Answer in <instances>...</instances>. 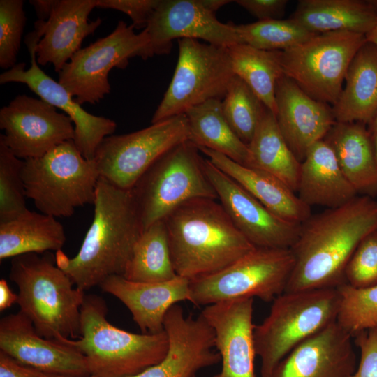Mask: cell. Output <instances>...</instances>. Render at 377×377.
Segmentation results:
<instances>
[{
  "label": "cell",
  "instance_id": "obj_41",
  "mask_svg": "<svg viewBox=\"0 0 377 377\" xmlns=\"http://www.w3.org/2000/svg\"><path fill=\"white\" fill-rule=\"evenodd\" d=\"M160 0H96V8L126 14L135 29H145Z\"/></svg>",
  "mask_w": 377,
  "mask_h": 377
},
{
  "label": "cell",
  "instance_id": "obj_42",
  "mask_svg": "<svg viewBox=\"0 0 377 377\" xmlns=\"http://www.w3.org/2000/svg\"><path fill=\"white\" fill-rule=\"evenodd\" d=\"M354 338L360 357L358 367L350 377H377V329L364 331Z\"/></svg>",
  "mask_w": 377,
  "mask_h": 377
},
{
  "label": "cell",
  "instance_id": "obj_48",
  "mask_svg": "<svg viewBox=\"0 0 377 377\" xmlns=\"http://www.w3.org/2000/svg\"><path fill=\"white\" fill-rule=\"evenodd\" d=\"M367 41H369L377 46V23L373 29L366 35Z\"/></svg>",
  "mask_w": 377,
  "mask_h": 377
},
{
  "label": "cell",
  "instance_id": "obj_47",
  "mask_svg": "<svg viewBox=\"0 0 377 377\" xmlns=\"http://www.w3.org/2000/svg\"><path fill=\"white\" fill-rule=\"evenodd\" d=\"M202 2L205 7H206L211 12L216 13V12L223 7L224 5L232 2L228 0H202Z\"/></svg>",
  "mask_w": 377,
  "mask_h": 377
},
{
  "label": "cell",
  "instance_id": "obj_43",
  "mask_svg": "<svg viewBox=\"0 0 377 377\" xmlns=\"http://www.w3.org/2000/svg\"><path fill=\"white\" fill-rule=\"evenodd\" d=\"M235 2L258 21L281 19L288 4L287 0H237Z\"/></svg>",
  "mask_w": 377,
  "mask_h": 377
},
{
  "label": "cell",
  "instance_id": "obj_8",
  "mask_svg": "<svg viewBox=\"0 0 377 377\" xmlns=\"http://www.w3.org/2000/svg\"><path fill=\"white\" fill-rule=\"evenodd\" d=\"M200 153L189 140L174 147L158 158L131 188L143 230L164 220L188 200H218Z\"/></svg>",
  "mask_w": 377,
  "mask_h": 377
},
{
  "label": "cell",
  "instance_id": "obj_11",
  "mask_svg": "<svg viewBox=\"0 0 377 377\" xmlns=\"http://www.w3.org/2000/svg\"><path fill=\"white\" fill-rule=\"evenodd\" d=\"M366 41L365 35L349 31L317 34L280 51L283 75L313 98L334 105L353 59Z\"/></svg>",
  "mask_w": 377,
  "mask_h": 377
},
{
  "label": "cell",
  "instance_id": "obj_13",
  "mask_svg": "<svg viewBox=\"0 0 377 377\" xmlns=\"http://www.w3.org/2000/svg\"><path fill=\"white\" fill-rule=\"evenodd\" d=\"M187 140L189 127L183 114L135 132L105 137L94 160L101 177L118 188L130 190L158 158Z\"/></svg>",
  "mask_w": 377,
  "mask_h": 377
},
{
  "label": "cell",
  "instance_id": "obj_46",
  "mask_svg": "<svg viewBox=\"0 0 377 377\" xmlns=\"http://www.w3.org/2000/svg\"><path fill=\"white\" fill-rule=\"evenodd\" d=\"M17 295L10 288L7 281L2 279L0 281V311H2L17 303Z\"/></svg>",
  "mask_w": 377,
  "mask_h": 377
},
{
  "label": "cell",
  "instance_id": "obj_28",
  "mask_svg": "<svg viewBox=\"0 0 377 377\" xmlns=\"http://www.w3.org/2000/svg\"><path fill=\"white\" fill-rule=\"evenodd\" d=\"M346 84L332 106L336 122L369 125L377 112V46L359 49L348 69Z\"/></svg>",
  "mask_w": 377,
  "mask_h": 377
},
{
  "label": "cell",
  "instance_id": "obj_40",
  "mask_svg": "<svg viewBox=\"0 0 377 377\" xmlns=\"http://www.w3.org/2000/svg\"><path fill=\"white\" fill-rule=\"evenodd\" d=\"M345 279L354 288L377 285V230L367 235L355 250L346 266Z\"/></svg>",
  "mask_w": 377,
  "mask_h": 377
},
{
  "label": "cell",
  "instance_id": "obj_6",
  "mask_svg": "<svg viewBox=\"0 0 377 377\" xmlns=\"http://www.w3.org/2000/svg\"><path fill=\"white\" fill-rule=\"evenodd\" d=\"M339 304L337 288L283 293L277 296L268 316L253 329L261 377H269L293 349L336 322Z\"/></svg>",
  "mask_w": 377,
  "mask_h": 377
},
{
  "label": "cell",
  "instance_id": "obj_29",
  "mask_svg": "<svg viewBox=\"0 0 377 377\" xmlns=\"http://www.w3.org/2000/svg\"><path fill=\"white\" fill-rule=\"evenodd\" d=\"M316 34L349 31L367 35L377 23L370 0H300L292 17Z\"/></svg>",
  "mask_w": 377,
  "mask_h": 377
},
{
  "label": "cell",
  "instance_id": "obj_36",
  "mask_svg": "<svg viewBox=\"0 0 377 377\" xmlns=\"http://www.w3.org/2000/svg\"><path fill=\"white\" fill-rule=\"evenodd\" d=\"M228 124L246 145L253 138L266 106L239 77L235 75L221 101Z\"/></svg>",
  "mask_w": 377,
  "mask_h": 377
},
{
  "label": "cell",
  "instance_id": "obj_32",
  "mask_svg": "<svg viewBox=\"0 0 377 377\" xmlns=\"http://www.w3.org/2000/svg\"><path fill=\"white\" fill-rule=\"evenodd\" d=\"M221 101L209 100L185 113L189 127V141L198 147L217 151L246 166L249 159L248 146L226 121Z\"/></svg>",
  "mask_w": 377,
  "mask_h": 377
},
{
  "label": "cell",
  "instance_id": "obj_4",
  "mask_svg": "<svg viewBox=\"0 0 377 377\" xmlns=\"http://www.w3.org/2000/svg\"><path fill=\"white\" fill-rule=\"evenodd\" d=\"M10 279L18 288L20 311L38 334L64 344L80 338V309L84 291L56 264L51 253H25L13 258Z\"/></svg>",
  "mask_w": 377,
  "mask_h": 377
},
{
  "label": "cell",
  "instance_id": "obj_50",
  "mask_svg": "<svg viewBox=\"0 0 377 377\" xmlns=\"http://www.w3.org/2000/svg\"><path fill=\"white\" fill-rule=\"evenodd\" d=\"M371 140H372V144H373V147H374V155H375L376 161L377 163V131L373 133H371Z\"/></svg>",
  "mask_w": 377,
  "mask_h": 377
},
{
  "label": "cell",
  "instance_id": "obj_16",
  "mask_svg": "<svg viewBox=\"0 0 377 377\" xmlns=\"http://www.w3.org/2000/svg\"><path fill=\"white\" fill-rule=\"evenodd\" d=\"M205 172L218 200L242 235L256 247L290 249L301 224L286 221L265 207L244 188L204 158Z\"/></svg>",
  "mask_w": 377,
  "mask_h": 377
},
{
  "label": "cell",
  "instance_id": "obj_2",
  "mask_svg": "<svg viewBox=\"0 0 377 377\" xmlns=\"http://www.w3.org/2000/svg\"><path fill=\"white\" fill-rule=\"evenodd\" d=\"M93 205L94 219L77 255L70 258L61 250L55 255L57 265L84 291L110 276H123L143 231L131 189L100 177Z\"/></svg>",
  "mask_w": 377,
  "mask_h": 377
},
{
  "label": "cell",
  "instance_id": "obj_25",
  "mask_svg": "<svg viewBox=\"0 0 377 377\" xmlns=\"http://www.w3.org/2000/svg\"><path fill=\"white\" fill-rule=\"evenodd\" d=\"M216 168L230 176L281 219L302 224L311 215L306 205L281 180L259 169L241 165L223 154L198 147Z\"/></svg>",
  "mask_w": 377,
  "mask_h": 377
},
{
  "label": "cell",
  "instance_id": "obj_45",
  "mask_svg": "<svg viewBox=\"0 0 377 377\" xmlns=\"http://www.w3.org/2000/svg\"><path fill=\"white\" fill-rule=\"evenodd\" d=\"M57 0H31L29 3L33 6L38 20L47 21L50 16Z\"/></svg>",
  "mask_w": 377,
  "mask_h": 377
},
{
  "label": "cell",
  "instance_id": "obj_44",
  "mask_svg": "<svg viewBox=\"0 0 377 377\" xmlns=\"http://www.w3.org/2000/svg\"><path fill=\"white\" fill-rule=\"evenodd\" d=\"M0 377H47L46 374L25 366L0 351Z\"/></svg>",
  "mask_w": 377,
  "mask_h": 377
},
{
  "label": "cell",
  "instance_id": "obj_10",
  "mask_svg": "<svg viewBox=\"0 0 377 377\" xmlns=\"http://www.w3.org/2000/svg\"><path fill=\"white\" fill-rule=\"evenodd\" d=\"M178 44L175 73L151 124L185 114L209 100H223L235 76L228 47L193 38L179 39Z\"/></svg>",
  "mask_w": 377,
  "mask_h": 377
},
{
  "label": "cell",
  "instance_id": "obj_34",
  "mask_svg": "<svg viewBox=\"0 0 377 377\" xmlns=\"http://www.w3.org/2000/svg\"><path fill=\"white\" fill-rule=\"evenodd\" d=\"M235 75L252 89L275 115V89L283 75L280 51H266L239 43L228 47Z\"/></svg>",
  "mask_w": 377,
  "mask_h": 377
},
{
  "label": "cell",
  "instance_id": "obj_14",
  "mask_svg": "<svg viewBox=\"0 0 377 377\" xmlns=\"http://www.w3.org/2000/svg\"><path fill=\"white\" fill-rule=\"evenodd\" d=\"M44 29V21H36L34 31L25 37L24 42L30 55V67L25 69L24 63L16 64L0 75V84H24L40 99L61 110L73 123L75 146L86 159L92 160L101 142L112 135L117 124L112 119L84 110L63 85L40 68L36 60V47L43 35Z\"/></svg>",
  "mask_w": 377,
  "mask_h": 377
},
{
  "label": "cell",
  "instance_id": "obj_3",
  "mask_svg": "<svg viewBox=\"0 0 377 377\" xmlns=\"http://www.w3.org/2000/svg\"><path fill=\"white\" fill-rule=\"evenodd\" d=\"M163 221L175 273L188 280L219 272L256 248L217 199L188 200Z\"/></svg>",
  "mask_w": 377,
  "mask_h": 377
},
{
  "label": "cell",
  "instance_id": "obj_7",
  "mask_svg": "<svg viewBox=\"0 0 377 377\" xmlns=\"http://www.w3.org/2000/svg\"><path fill=\"white\" fill-rule=\"evenodd\" d=\"M21 172L27 198L44 214L69 217L75 208L94 202L99 172L73 140L41 157L23 160Z\"/></svg>",
  "mask_w": 377,
  "mask_h": 377
},
{
  "label": "cell",
  "instance_id": "obj_9",
  "mask_svg": "<svg viewBox=\"0 0 377 377\" xmlns=\"http://www.w3.org/2000/svg\"><path fill=\"white\" fill-rule=\"evenodd\" d=\"M295 264L290 249L256 247L216 273L190 280L197 306L257 297L272 302L285 292Z\"/></svg>",
  "mask_w": 377,
  "mask_h": 377
},
{
  "label": "cell",
  "instance_id": "obj_52",
  "mask_svg": "<svg viewBox=\"0 0 377 377\" xmlns=\"http://www.w3.org/2000/svg\"><path fill=\"white\" fill-rule=\"evenodd\" d=\"M371 4L377 10V0H370Z\"/></svg>",
  "mask_w": 377,
  "mask_h": 377
},
{
  "label": "cell",
  "instance_id": "obj_15",
  "mask_svg": "<svg viewBox=\"0 0 377 377\" xmlns=\"http://www.w3.org/2000/svg\"><path fill=\"white\" fill-rule=\"evenodd\" d=\"M37 98L20 94L0 110V139L20 159L39 158L74 139L71 118Z\"/></svg>",
  "mask_w": 377,
  "mask_h": 377
},
{
  "label": "cell",
  "instance_id": "obj_33",
  "mask_svg": "<svg viewBox=\"0 0 377 377\" xmlns=\"http://www.w3.org/2000/svg\"><path fill=\"white\" fill-rule=\"evenodd\" d=\"M123 276L132 281L155 283L177 276L174 269L164 221L145 229L136 242Z\"/></svg>",
  "mask_w": 377,
  "mask_h": 377
},
{
  "label": "cell",
  "instance_id": "obj_23",
  "mask_svg": "<svg viewBox=\"0 0 377 377\" xmlns=\"http://www.w3.org/2000/svg\"><path fill=\"white\" fill-rule=\"evenodd\" d=\"M100 287L124 304L145 334L163 332L168 311L179 302L191 301L190 280L179 276L166 281L146 283L114 275L106 279Z\"/></svg>",
  "mask_w": 377,
  "mask_h": 377
},
{
  "label": "cell",
  "instance_id": "obj_38",
  "mask_svg": "<svg viewBox=\"0 0 377 377\" xmlns=\"http://www.w3.org/2000/svg\"><path fill=\"white\" fill-rule=\"evenodd\" d=\"M23 160L0 139V223L13 220L29 210L22 177Z\"/></svg>",
  "mask_w": 377,
  "mask_h": 377
},
{
  "label": "cell",
  "instance_id": "obj_37",
  "mask_svg": "<svg viewBox=\"0 0 377 377\" xmlns=\"http://www.w3.org/2000/svg\"><path fill=\"white\" fill-rule=\"evenodd\" d=\"M337 289L340 294L337 323L352 337L377 329V285L354 288L346 283Z\"/></svg>",
  "mask_w": 377,
  "mask_h": 377
},
{
  "label": "cell",
  "instance_id": "obj_5",
  "mask_svg": "<svg viewBox=\"0 0 377 377\" xmlns=\"http://www.w3.org/2000/svg\"><path fill=\"white\" fill-rule=\"evenodd\" d=\"M107 312L102 297L85 295L80 309L81 336L64 342L85 357L91 375L133 376L163 360L168 348L165 330L156 334L129 332L108 322Z\"/></svg>",
  "mask_w": 377,
  "mask_h": 377
},
{
  "label": "cell",
  "instance_id": "obj_35",
  "mask_svg": "<svg viewBox=\"0 0 377 377\" xmlns=\"http://www.w3.org/2000/svg\"><path fill=\"white\" fill-rule=\"evenodd\" d=\"M234 27L243 43L266 51H284L317 34L293 18L234 24Z\"/></svg>",
  "mask_w": 377,
  "mask_h": 377
},
{
  "label": "cell",
  "instance_id": "obj_39",
  "mask_svg": "<svg viewBox=\"0 0 377 377\" xmlns=\"http://www.w3.org/2000/svg\"><path fill=\"white\" fill-rule=\"evenodd\" d=\"M22 0L0 1V67L16 64L27 17Z\"/></svg>",
  "mask_w": 377,
  "mask_h": 377
},
{
  "label": "cell",
  "instance_id": "obj_19",
  "mask_svg": "<svg viewBox=\"0 0 377 377\" xmlns=\"http://www.w3.org/2000/svg\"><path fill=\"white\" fill-rule=\"evenodd\" d=\"M0 349L18 362L45 374L91 375L86 358L80 352L38 334L32 323L20 311L1 319Z\"/></svg>",
  "mask_w": 377,
  "mask_h": 377
},
{
  "label": "cell",
  "instance_id": "obj_49",
  "mask_svg": "<svg viewBox=\"0 0 377 377\" xmlns=\"http://www.w3.org/2000/svg\"><path fill=\"white\" fill-rule=\"evenodd\" d=\"M368 130L370 133L377 131V112L372 121L368 125Z\"/></svg>",
  "mask_w": 377,
  "mask_h": 377
},
{
  "label": "cell",
  "instance_id": "obj_17",
  "mask_svg": "<svg viewBox=\"0 0 377 377\" xmlns=\"http://www.w3.org/2000/svg\"><path fill=\"white\" fill-rule=\"evenodd\" d=\"M145 29L153 55L168 54L176 38L201 39L224 47L243 43L234 23L219 21L202 0H160Z\"/></svg>",
  "mask_w": 377,
  "mask_h": 377
},
{
  "label": "cell",
  "instance_id": "obj_26",
  "mask_svg": "<svg viewBox=\"0 0 377 377\" xmlns=\"http://www.w3.org/2000/svg\"><path fill=\"white\" fill-rule=\"evenodd\" d=\"M298 197L309 207H339L357 196L325 140L313 144L301 162Z\"/></svg>",
  "mask_w": 377,
  "mask_h": 377
},
{
  "label": "cell",
  "instance_id": "obj_18",
  "mask_svg": "<svg viewBox=\"0 0 377 377\" xmlns=\"http://www.w3.org/2000/svg\"><path fill=\"white\" fill-rule=\"evenodd\" d=\"M163 328L168 338L166 355L158 364L130 377H196L202 369L220 362L214 347L212 327L200 314L186 316L183 309L173 305L167 312Z\"/></svg>",
  "mask_w": 377,
  "mask_h": 377
},
{
  "label": "cell",
  "instance_id": "obj_1",
  "mask_svg": "<svg viewBox=\"0 0 377 377\" xmlns=\"http://www.w3.org/2000/svg\"><path fill=\"white\" fill-rule=\"evenodd\" d=\"M376 230L377 200L367 195L311 215L290 248L295 264L284 293L337 288L346 283L352 255Z\"/></svg>",
  "mask_w": 377,
  "mask_h": 377
},
{
  "label": "cell",
  "instance_id": "obj_21",
  "mask_svg": "<svg viewBox=\"0 0 377 377\" xmlns=\"http://www.w3.org/2000/svg\"><path fill=\"white\" fill-rule=\"evenodd\" d=\"M275 117L290 149L302 162L309 149L324 140L335 124L332 108L304 92L284 75L275 89Z\"/></svg>",
  "mask_w": 377,
  "mask_h": 377
},
{
  "label": "cell",
  "instance_id": "obj_12",
  "mask_svg": "<svg viewBox=\"0 0 377 377\" xmlns=\"http://www.w3.org/2000/svg\"><path fill=\"white\" fill-rule=\"evenodd\" d=\"M134 29L119 21L112 33L79 50L59 73L58 82L80 105L95 104L110 94L113 68H125L135 57L154 56L147 30L136 34Z\"/></svg>",
  "mask_w": 377,
  "mask_h": 377
},
{
  "label": "cell",
  "instance_id": "obj_31",
  "mask_svg": "<svg viewBox=\"0 0 377 377\" xmlns=\"http://www.w3.org/2000/svg\"><path fill=\"white\" fill-rule=\"evenodd\" d=\"M247 146L249 159L246 166L274 175L297 192L301 162L286 142L274 114L267 107Z\"/></svg>",
  "mask_w": 377,
  "mask_h": 377
},
{
  "label": "cell",
  "instance_id": "obj_20",
  "mask_svg": "<svg viewBox=\"0 0 377 377\" xmlns=\"http://www.w3.org/2000/svg\"><path fill=\"white\" fill-rule=\"evenodd\" d=\"M253 312V298L221 302L202 311L221 362V371L212 377H255Z\"/></svg>",
  "mask_w": 377,
  "mask_h": 377
},
{
  "label": "cell",
  "instance_id": "obj_30",
  "mask_svg": "<svg viewBox=\"0 0 377 377\" xmlns=\"http://www.w3.org/2000/svg\"><path fill=\"white\" fill-rule=\"evenodd\" d=\"M66 242L64 226L55 217L28 210L0 223L1 260L25 253L61 250Z\"/></svg>",
  "mask_w": 377,
  "mask_h": 377
},
{
  "label": "cell",
  "instance_id": "obj_22",
  "mask_svg": "<svg viewBox=\"0 0 377 377\" xmlns=\"http://www.w3.org/2000/svg\"><path fill=\"white\" fill-rule=\"evenodd\" d=\"M352 338L334 322L293 349L269 377H350L356 370Z\"/></svg>",
  "mask_w": 377,
  "mask_h": 377
},
{
  "label": "cell",
  "instance_id": "obj_51",
  "mask_svg": "<svg viewBox=\"0 0 377 377\" xmlns=\"http://www.w3.org/2000/svg\"><path fill=\"white\" fill-rule=\"evenodd\" d=\"M47 377H99L94 375H89L87 376H61V375H53L46 374Z\"/></svg>",
  "mask_w": 377,
  "mask_h": 377
},
{
  "label": "cell",
  "instance_id": "obj_27",
  "mask_svg": "<svg viewBox=\"0 0 377 377\" xmlns=\"http://www.w3.org/2000/svg\"><path fill=\"white\" fill-rule=\"evenodd\" d=\"M324 140L332 148L342 172L357 193L375 196L377 163L366 125L336 122Z\"/></svg>",
  "mask_w": 377,
  "mask_h": 377
},
{
  "label": "cell",
  "instance_id": "obj_24",
  "mask_svg": "<svg viewBox=\"0 0 377 377\" xmlns=\"http://www.w3.org/2000/svg\"><path fill=\"white\" fill-rule=\"evenodd\" d=\"M96 8V0H57L45 22L41 39L36 47L38 64H51L58 73L73 56L81 49L83 40L101 25L98 17L89 21V16Z\"/></svg>",
  "mask_w": 377,
  "mask_h": 377
}]
</instances>
